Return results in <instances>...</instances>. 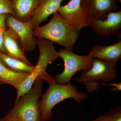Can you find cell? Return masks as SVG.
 <instances>
[{
	"label": "cell",
	"mask_w": 121,
	"mask_h": 121,
	"mask_svg": "<svg viewBox=\"0 0 121 121\" xmlns=\"http://www.w3.org/2000/svg\"><path fill=\"white\" fill-rule=\"evenodd\" d=\"M2 45L5 54L32 65L25 55L17 35L8 27L4 35Z\"/></svg>",
	"instance_id": "8fae6325"
},
{
	"label": "cell",
	"mask_w": 121,
	"mask_h": 121,
	"mask_svg": "<svg viewBox=\"0 0 121 121\" xmlns=\"http://www.w3.org/2000/svg\"><path fill=\"white\" fill-rule=\"evenodd\" d=\"M63 0H40L30 20L33 29L45 21L51 15L58 12Z\"/></svg>",
	"instance_id": "7c38bea8"
},
{
	"label": "cell",
	"mask_w": 121,
	"mask_h": 121,
	"mask_svg": "<svg viewBox=\"0 0 121 121\" xmlns=\"http://www.w3.org/2000/svg\"><path fill=\"white\" fill-rule=\"evenodd\" d=\"M29 74L13 71L0 62V85L9 84L17 90Z\"/></svg>",
	"instance_id": "9a60e30c"
},
{
	"label": "cell",
	"mask_w": 121,
	"mask_h": 121,
	"mask_svg": "<svg viewBox=\"0 0 121 121\" xmlns=\"http://www.w3.org/2000/svg\"><path fill=\"white\" fill-rule=\"evenodd\" d=\"M89 55L93 58L117 61L121 58V38L117 43L109 46L97 44L91 48Z\"/></svg>",
	"instance_id": "4fadbf2b"
},
{
	"label": "cell",
	"mask_w": 121,
	"mask_h": 121,
	"mask_svg": "<svg viewBox=\"0 0 121 121\" xmlns=\"http://www.w3.org/2000/svg\"><path fill=\"white\" fill-rule=\"evenodd\" d=\"M6 23L7 27L12 29L17 35L25 52H32L35 50L37 45V39L34 36V29L30 20L21 21L13 15H9Z\"/></svg>",
	"instance_id": "ba28073f"
},
{
	"label": "cell",
	"mask_w": 121,
	"mask_h": 121,
	"mask_svg": "<svg viewBox=\"0 0 121 121\" xmlns=\"http://www.w3.org/2000/svg\"><path fill=\"white\" fill-rule=\"evenodd\" d=\"M37 44L39 49L38 62L33 71L29 75L17 90L14 103L18 102L22 96L30 90L37 79H41L48 83L54 78L47 72L48 66L59 58L58 52L54 43L45 39L37 38Z\"/></svg>",
	"instance_id": "3957f363"
},
{
	"label": "cell",
	"mask_w": 121,
	"mask_h": 121,
	"mask_svg": "<svg viewBox=\"0 0 121 121\" xmlns=\"http://www.w3.org/2000/svg\"><path fill=\"white\" fill-rule=\"evenodd\" d=\"M117 0H81V4L91 18L104 19L111 12L118 9Z\"/></svg>",
	"instance_id": "30bf717a"
},
{
	"label": "cell",
	"mask_w": 121,
	"mask_h": 121,
	"mask_svg": "<svg viewBox=\"0 0 121 121\" xmlns=\"http://www.w3.org/2000/svg\"><path fill=\"white\" fill-rule=\"evenodd\" d=\"M0 62L8 69L17 72L31 73L35 66L0 52Z\"/></svg>",
	"instance_id": "2e32d148"
},
{
	"label": "cell",
	"mask_w": 121,
	"mask_h": 121,
	"mask_svg": "<svg viewBox=\"0 0 121 121\" xmlns=\"http://www.w3.org/2000/svg\"><path fill=\"white\" fill-rule=\"evenodd\" d=\"M43 80L36 79L32 87L4 117V121H41L39 101L42 95Z\"/></svg>",
	"instance_id": "277c9868"
},
{
	"label": "cell",
	"mask_w": 121,
	"mask_h": 121,
	"mask_svg": "<svg viewBox=\"0 0 121 121\" xmlns=\"http://www.w3.org/2000/svg\"><path fill=\"white\" fill-rule=\"evenodd\" d=\"M58 12L68 23L79 31L89 27L91 18L82 7L81 0H70L67 4L60 6Z\"/></svg>",
	"instance_id": "52a82bcc"
},
{
	"label": "cell",
	"mask_w": 121,
	"mask_h": 121,
	"mask_svg": "<svg viewBox=\"0 0 121 121\" xmlns=\"http://www.w3.org/2000/svg\"><path fill=\"white\" fill-rule=\"evenodd\" d=\"M15 15L11 0H0V15Z\"/></svg>",
	"instance_id": "e0dca14e"
},
{
	"label": "cell",
	"mask_w": 121,
	"mask_h": 121,
	"mask_svg": "<svg viewBox=\"0 0 121 121\" xmlns=\"http://www.w3.org/2000/svg\"><path fill=\"white\" fill-rule=\"evenodd\" d=\"M90 121H106L104 115L100 116L97 118Z\"/></svg>",
	"instance_id": "ffe728a7"
},
{
	"label": "cell",
	"mask_w": 121,
	"mask_h": 121,
	"mask_svg": "<svg viewBox=\"0 0 121 121\" xmlns=\"http://www.w3.org/2000/svg\"><path fill=\"white\" fill-rule=\"evenodd\" d=\"M89 27L96 35L102 37L118 34L121 28V11L110 12L102 19L91 18Z\"/></svg>",
	"instance_id": "9c48e42d"
},
{
	"label": "cell",
	"mask_w": 121,
	"mask_h": 121,
	"mask_svg": "<svg viewBox=\"0 0 121 121\" xmlns=\"http://www.w3.org/2000/svg\"><path fill=\"white\" fill-rule=\"evenodd\" d=\"M0 121H2V120H1V119H0Z\"/></svg>",
	"instance_id": "7402d4cb"
},
{
	"label": "cell",
	"mask_w": 121,
	"mask_h": 121,
	"mask_svg": "<svg viewBox=\"0 0 121 121\" xmlns=\"http://www.w3.org/2000/svg\"><path fill=\"white\" fill-rule=\"evenodd\" d=\"M8 15H0V52L5 53L2 45L3 37L7 28L6 21Z\"/></svg>",
	"instance_id": "d6986e66"
},
{
	"label": "cell",
	"mask_w": 121,
	"mask_h": 121,
	"mask_svg": "<svg viewBox=\"0 0 121 121\" xmlns=\"http://www.w3.org/2000/svg\"><path fill=\"white\" fill-rule=\"evenodd\" d=\"M117 61H109L93 58L90 67L82 71L81 75L76 78L78 82L84 84L89 92L98 90L101 84L99 81L105 82H113L117 75Z\"/></svg>",
	"instance_id": "5b68a950"
},
{
	"label": "cell",
	"mask_w": 121,
	"mask_h": 121,
	"mask_svg": "<svg viewBox=\"0 0 121 121\" xmlns=\"http://www.w3.org/2000/svg\"><path fill=\"white\" fill-rule=\"evenodd\" d=\"M49 87L41 95L39 100V109L41 121L50 120L52 115V110L57 104L68 98L73 99L78 103L82 102L88 97L83 93L78 92L71 82L64 85L57 83L54 78L48 83Z\"/></svg>",
	"instance_id": "6da1fadb"
},
{
	"label": "cell",
	"mask_w": 121,
	"mask_h": 121,
	"mask_svg": "<svg viewBox=\"0 0 121 121\" xmlns=\"http://www.w3.org/2000/svg\"><path fill=\"white\" fill-rule=\"evenodd\" d=\"M14 17L22 21L29 20L39 4L40 0H11Z\"/></svg>",
	"instance_id": "5bb4252c"
},
{
	"label": "cell",
	"mask_w": 121,
	"mask_h": 121,
	"mask_svg": "<svg viewBox=\"0 0 121 121\" xmlns=\"http://www.w3.org/2000/svg\"><path fill=\"white\" fill-rule=\"evenodd\" d=\"M79 32L68 23L57 12L46 24L34 29L33 34L36 38L50 40L72 52Z\"/></svg>",
	"instance_id": "7a4b0ae2"
},
{
	"label": "cell",
	"mask_w": 121,
	"mask_h": 121,
	"mask_svg": "<svg viewBox=\"0 0 121 121\" xmlns=\"http://www.w3.org/2000/svg\"><path fill=\"white\" fill-rule=\"evenodd\" d=\"M58 54L59 58L63 61L64 69L61 73L55 75L54 78L57 83L61 85L70 82L72 76L78 71L89 69L93 59L89 54L79 55L65 48L60 49Z\"/></svg>",
	"instance_id": "8992f818"
},
{
	"label": "cell",
	"mask_w": 121,
	"mask_h": 121,
	"mask_svg": "<svg viewBox=\"0 0 121 121\" xmlns=\"http://www.w3.org/2000/svg\"><path fill=\"white\" fill-rule=\"evenodd\" d=\"M119 2L121 3V0H119Z\"/></svg>",
	"instance_id": "44dd1931"
},
{
	"label": "cell",
	"mask_w": 121,
	"mask_h": 121,
	"mask_svg": "<svg viewBox=\"0 0 121 121\" xmlns=\"http://www.w3.org/2000/svg\"><path fill=\"white\" fill-rule=\"evenodd\" d=\"M106 121H121V107L113 108L105 115Z\"/></svg>",
	"instance_id": "ac0fdd59"
}]
</instances>
